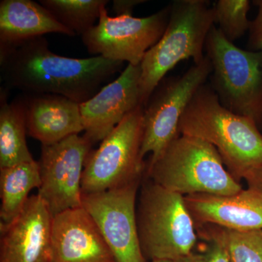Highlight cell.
<instances>
[{
  "label": "cell",
  "instance_id": "1",
  "mask_svg": "<svg viewBox=\"0 0 262 262\" xmlns=\"http://www.w3.org/2000/svg\"><path fill=\"white\" fill-rule=\"evenodd\" d=\"M123 63L102 56L73 58L50 50L44 37L29 39L0 53L4 87L27 94H55L78 103L94 97Z\"/></svg>",
  "mask_w": 262,
  "mask_h": 262
},
{
  "label": "cell",
  "instance_id": "2",
  "mask_svg": "<svg viewBox=\"0 0 262 262\" xmlns=\"http://www.w3.org/2000/svg\"><path fill=\"white\" fill-rule=\"evenodd\" d=\"M180 135L192 136L214 146L237 181L262 168V134L248 117L221 104L209 83L194 95L179 122Z\"/></svg>",
  "mask_w": 262,
  "mask_h": 262
},
{
  "label": "cell",
  "instance_id": "3",
  "mask_svg": "<svg viewBox=\"0 0 262 262\" xmlns=\"http://www.w3.org/2000/svg\"><path fill=\"white\" fill-rule=\"evenodd\" d=\"M167 28L159 41L146 52L141 63V101L145 106L169 71L179 62L204 60L207 37L214 26L213 8L206 0H175L170 4Z\"/></svg>",
  "mask_w": 262,
  "mask_h": 262
},
{
  "label": "cell",
  "instance_id": "4",
  "mask_svg": "<svg viewBox=\"0 0 262 262\" xmlns=\"http://www.w3.org/2000/svg\"><path fill=\"white\" fill-rule=\"evenodd\" d=\"M225 166L211 144L180 135L158 159L148 164L145 174L155 184L183 196L229 195L239 192L242 186Z\"/></svg>",
  "mask_w": 262,
  "mask_h": 262
},
{
  "label": "cell",
  "instance_id": "5",
  "mask_svg": "<svg viewBox=\"0 0 262 262\" xmlns=\"http://www.w3.org/2000/svg\"><path fill=\"white\" fill-rule=\"evenodd\" d=\"M136 215L146 259L176 262L192 252L198 235L184 196L148 179L141 189Z\"/></svg>",
  "mask_w": 262,
  "mask_h": 262
},
{
  "label": "cell",
  "instance_id": "6",
  "mask_svg": "<svg viewBox=\"0 0 262 262\" xmlns=\"http://www.w3.org/2000/svg\"><path fill=\"white\" fill-rule=\"evenodd\" d=\"M212 65L209 83L222 106L262 129V53L241 49L213 26L205 46Z\"/></svg>",
  "mask_w": 262,
  "mask_h": 262
},
{
  "label": "cell",
  "instance_id": "7",
  "mask_svg": "<svg viewBox=\"0 0 262 262\" xmlns=\"http://www.w3.org/2000/svg\"><path fill=\"white\" fill-rule=\"evenodd\" d=\"M144 106L128 114L90 151L82 173V194L105 192L141 181L146 164L141 158Z\"/></svg>",
  "mask_w": 262,
  "mask_h": 262
},
{
  "label": "cell",
  "instance_id": "8",
  "mask_svg": "<svg viewBox=\"0 0 262 262\" xmlns=\"http://www.w3.org/2000/svg\"><path fill=\"white\" fill-rule=\"evenodd\" d=\"M212 65L206 56L200 64H194L182 75L164 78L150 96L144 108V134L141 158L151 153L149 163L178 138L183 114L194 95L208 82Z\"/></svg>",
  "mask_w": 262,
  "mask_h": 262
},
{
  "label": "cell",
  "instance_id": "9",
  "mask_svg": "<svg viewBox=\"0 0 262 262\" xmlns=\"http://www.w3.org/2000/svg\"><path fill=\"white\" fill-rule=\"evenodd\" d=\"M170 5L145 18L124 15L110 17L106 7L98 23L82 36L91 54L113 61L141 64L146 52L163 35L170 16Z\"/></svg>",
  "mask_w": 262,
  "mask_h": 262
},
{
  "label": "cell",
  "instance_id": "10",
  "mask_svg": "<svg viewBox=\"0 0 262 262\" xmlns=\"http://www.w3.org/2000/svg\"><path fill=\"white\" fill-rule=\"evenodd\" d=\"M92 143L72 135L51 145H42L38 162L41 184L37 194L53 216L82 205V179Z\"/></svg>",
  "mask_w": 262,
  "mask_h": 262
},
{
  "label": "cell",
  "instance_id": "11",
  "mask_svg": "<svg viewBox=\"0 0 262 262\" xmlns=\"http://www.w3.org/2000/svg\"><path fill=\"white\" fill-rule=\"evenodd\" d=\"M140 183L137 181L105 192L82 194V208L94 220L117 262H146L136 209Z\"/></svg>",
  "mask_w": 262,
  "mask_h": 262
},
{
  "label": "cell",
  "instance_id": "12",
  "mask_svg": "<svg viewBox=\"0 0 262 262\" xmlns=\"http://www.w3.org/2000/svg\"><path fill=\"white\" fill-rule=\"evenodd\" d=\"M141 76V64H127L116 80L80 103L84 136L92 144L103 141L128 114L142 106Z\"/></svg>",
  "mask_w": 262,
  "mask_h": 262
},
{
  "label": "cell",
  "instance_id": "13",
  "mask_svg": "<svg viewBox=\"0 0 262 262\" xmlns=\"http://www.w3.org/2000/svg\"><path fill=\"white\" fill-rule=\"evenodd\" d=\"M53 215L38 194L20 214L0 227V262H51Z\"/></svg>",
  "mask_w": 262,
  "mask_h": 262
},
{
  "label": "cell",
  "instance_id": "14",
  "mask_svg": "<svg viewBox=\"0 0 262 262\" xmlns=\"http://www.w3.org/2000/svg\"><path fill=\"white\" fill-rule=\"evenodd\" d=\"M51 262H117L97 226L82 207L52 222Z\"/></svg>",
  "mask_w": 262,
  "mask_h": 262
},
{
  "label": "cell",
  "instance_id": "15",
  "mask_svg": "<svg viewBox=\"0 0 262 262\" xmlns=\"http://www.w3.org/2000/svg\"><path fill=\"white\" fill-rule=\"evenodd\" d=\"M194 225H214L230 230L262 229V192L248 187L229 195L184 196Z\"/></svg>",
  "mask_w": 262,
  "mask_h": 262
},
{
  "label": "cell",
  "instance_id": "16",
  "mask_svg": "<svg viewBox=\"0 0 262 262\" xmlns=\"http://www.w3.org/2000/svg\"><path fill=\"white\" fill-rule=\"evenodd\" d=\"M27 134L51 145L84 130L80 103L55 94L24 95Z\"/></svg>",
  "mask_w": 262,
  "mask_h": 262
},
{
  "label": "cell",
  "instance_id": "17",
  "mask_svg": "<svg viewBox=\"0 0 262 262\" xmlns=\"http://www.w3.org/2000/svg\"><path fill=\"white\" fill-rule=\"evenodd\" d=\"M50 33L76 35L40 3L32 0L0 2V53Z\"/></svg>",
  "mask_w": 262,
  "mask_h": 262
},
{
  "label": "cell",
  "instance_id": "18",
  "mask_svg": "<svg viewBox=\"0 0 262 262\" xmlns=\"http://www.w3.org/2000/svg\"><path fill=\"white\" fill-rule=\"evenodd\" d=\"M8 90L0 91V168L34 160L27 142V122L24 96L8 102Z\"/></svg>",
  "mask_w": 262,
  "mask_h": 262
},
{
  "label": "cell",
  "instance_id": "19",
  "mask_svg": "<svg viewBox=\"0 0 262 262\" xmlns=\"http://www.w3.org/2000/svg\"><path fill=\"white\" fill-rule=\"evenodd\" d=\"M40 168L33 160L0 168V227L10 225L24 209L34 188L40 187Z\"/></svg>",
  "mask_w": 262,
  "mask_h": 262
},
{
  "label": "cell",
  "instance_id": "20",
  "mask_svg": "<svg viewBox=\"0 0 262 262\" xmlns=\"http://www.w3.org/2000/svg\"><path fill=\"white\" fill-rule=\"evenodd\" d=\"M195 227L202 239L223 246L231 262H262V229L238 232L214 225Z\"/></svg>",
  "mask_w": 262,
  "mask_h": 262
},
{
  "label": "cell",
  "instance_id": "21",
  "mask_svg": "<svg viewBox=\"0 0 262 262\" xmlns=\"http://www.w3.org/2000/svg\"><path fill=\"white\" fill-rule=\"evenodd\" d=\"M60 24L75 34L82 36L95 26L106 0H40Z\"/></svg>",
  "mask_w": 262,
  "mask_h": 262
},
{
  "label": "cell",
  "instance_id": "22",
  "mask_svg": "<svg viewBox=\"0 0 262 262\" xmlns=\"http://www.w3.org/2000/svg\"><path fill=\"white\" fill-rule=\"evenodd\" d=\"M250 7L251 2L248 0H218L215 3V24H218V29L229 42H234L249 30Z\"/></svg>",
  "mask_w": 262,
  "mask_h": 262
},
{
  "label": "cell",
  "instance_id": "23",
  "mask_svg": "<svg viewBox=\"0 0 262 262\" xmlns=\"http://www.w3.org/2000/svg\"><path fill=\"white\" fill-rule=\"evenodd\" d=\"M208 248L202 253L192 251L189 256L176 262H231L223 246L215 241H207Z\"/></svg>",
  "mask_w": 262,
  "mask_h": 262
},
{
  "label": "cell",
  "instance_id": "24",
  "mask_svg": "<svg viewBox=\"0 0 262 262\" xmlns=\"http://www.w3.org/2000/svg\"><path fill=\"white\" fill-rule=\"evenodd\" d=\"M252 3L258 11L256 18L251 20L247 47L249 51L262 53V0H253Z\"/></svg>",
  "mask_w": 262,
  "mask_h": 262
},
{
  "label": "cell",
  "instance_id": "25",
  "mask_svg": "<svg viewBox=\"0 0 262 262\" xmlns=\"http://www.w3.org/2000/svg\"><path fill=\"white\" fill-rule=\"evenodd\" d=\"M144 0H115L113 2V10L119 15H132L133 10L136 5L146 3Z\"/></svg>",
  "mask_w": 262,
  "mask_h": 262
},
{
  "label": "cell",
  "instance_id": "26",
  "mask_svg": "<svg viewBox=\"0 0 262 262\" xmlns=\"http://www.w3.org/2000/svg\"><path fill=\"white\" fill-rule=\"evenodd\" d=\"M248 187L258 189L262 192V168L253 170L244 177Z\"/></svg>",
  "mask_w": 262,
  "mask_h": 262
},
{
  "label": "cell",
  "instance_id": "27",
  "mask_svg": "<svg viewBox=\"0 0 262 262\" xmlns=\"http://www.w3.org/2000/svg\"><path fill=\"white\" fill-rule=\"evenodd\" d=\"M150 262H175L173 261H169V260H153Z\"/></svg>",
  "mask_w": 262,
  "mask_h": 262
}]
</instances>
